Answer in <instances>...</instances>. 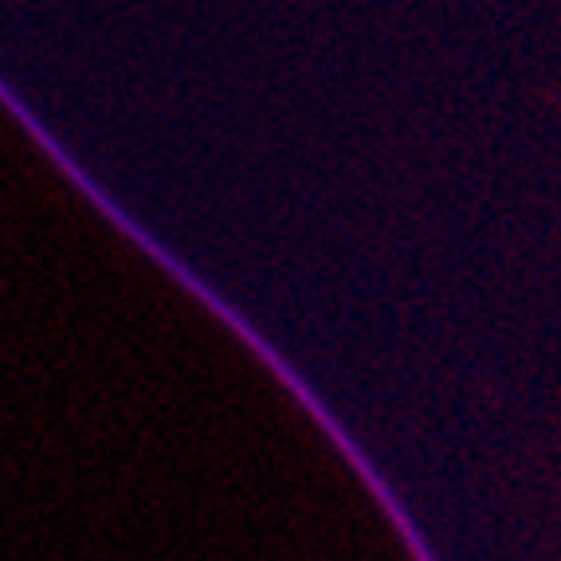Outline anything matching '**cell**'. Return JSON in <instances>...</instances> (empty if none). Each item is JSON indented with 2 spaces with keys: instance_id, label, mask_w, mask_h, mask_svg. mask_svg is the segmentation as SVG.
Instances as JSON below:
<instances>
[]
</instances>
